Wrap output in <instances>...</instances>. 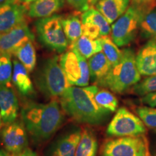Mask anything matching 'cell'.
Segmentation results:
<instances>
[{
    "label": "cell",
    "mask_w": 156,
    "mask_h": 156,
    "mask_svg": "<svg viewBox=\"0 0 156 156\" xmlns=\"http://www.w3.org/2000/svg\"><path fill=\"white\" fill-rule=\"evenodd\" d=\"M56 101L47 103L28 102L21 110V117L32 141L41 144L50 139L64 121L63 109Z\"/></svg>",
    "instance_id": "6da1fadb"
},
{
    "label": "cell",
    "mask_w": 156,
    "mask_h": 156,
    "mask_svg": "<svg viewBox=\"0 0 156 156\" xmlns=\"http://www.w3.org/2000/svg\"><path fill=\"white\" fill-rule=\"evenodd\" d=\"M96 85L70 86L60 96L62 108L68 116L80 123L98 125L106 122L111 112L98 104Z\"/></svg>",
    "instance_id": "7a4b0ae2"
},
{
    "label": "cell",
    "mask_w": 156,
    "mask_h": 156,
    "mask_svg": "<svg viewBox=\"0 0 156 156\" xmlns=\"http://www.w3.org/2000/svg\"><path fill=\"white\" fill-rule=\"evenodd\" d=\"M141 75L134 51L130 48H125L122 51L119 63L113 66L107 75L97 83L114 93H122L140 82Z\"/></svg>",
    "instance_id": "3957f363"
},
{
    "label": "cell",
    "mask_w": 156,
    "mask_h": 156,
    "mask_svg": "<svg viewBox=\"0 0 156 156\" xmlns=\"http://www.w3.org/2000/svg\"><path fill=\"white\" fill-rule=\"evenodd\" d=\"M155 0L132 4L112 26V38L119 47L126 46L134 40L140 29L144 15L155 7Z\"/></svg>",
    "instance_id": "277c9868"
},
{
    "label": "cell",
    "mask_w": 156,
    "mask_h": 156,
    "mask_svg": "<svg viewBox=\"0 0 156 156\" xmlns=\"http://www.w3.org/2000/svg\"><path fill=\"white\" fill-rule=\"evenodd\" d=\"M35 82L39 91L47 98L61 96L71 86L57 56L48 58L44 62L35 75Z\"/></svg>",
    "instance_id": "5b68a950"
},
{
    "label": "cell",
    "mask_w": 156,
    "mask_h": 156,
    "mask_svg": "<svg viewBox=\"0 0 156 156\" xmlns=\"http://www.w3.org/2000/svg\"><path fill=\"white\" fill-rule=\"evenodd\" d=\"M62 17L58 15L39 18L35 23L40 42L57 53H63L69 46V41L62 26Z\"/></svg>",
    "instance_id": "8992f818"
},
{
    "label": "cell",
    "mask_w": 156,
    "mask_h": 156,
    "mask_svg": "<svg viewBox=\"0 0 156 156\" xmlns=\"http://www.w3.org/2000/svg\"><path fill=\"white\" fill-rule=\"evenodd\" d=\"M58 61L71 86L88 85L90 79L88 62L75 48H69Z\"/></svg>",
    "instance_id": "52a82bcc"
},
{
    "label": "cell",
    "mask_w": 156,
    "mask_h": 156,
    "mask_svg": "<svg viewBox=\"0 0 156 156\" xmlns=\"http://www.w3.org/2000/svg\"><path fill=\"white\" fill-rule=\"evenodd\" d=\"M101 156H151L147 140L143 135L121 136L108 140Z\"/></svg>",
    "instance_id": "ba28073f"
},
{
    "label": "cell",
    "mask_w": 156,
    "mask_h": 156,
    "mask_svg": "<svg viewBox=\"0 0 156 156\" xmlns=\"http://www.w3.org/2000/svg\"><path fill=\"white\" fill-rule=\"evenodd\" d=\"M145 124L126 108L118 109L106 129L108 135L115 137L140 136L145 133Z\"/></svg>",
    "instance_id": "9c48e42d"
},
{
    "label": "cell",
    "mask_w": 156,
    "mask_h": 156,
    "mask_svg": "<svg viewBox=\"0 0 156 156\" xmlns=\"http://www.w3.org/2000/svg\"><path fill=\"white\" fill-rule=\"evenodd\" d=\"M0 135L4 147L9 155H20L28 147V132L23 121L7 124Z\"/></svg>",
    "instance_id": "30bf717a"
},
{
    "label": "cell",
    "mask_w": 156,
    "mask_h": 156,
    "mask_svg": "<svg viewBox=\"0 0 156 156\" xmlns=\"http://www.w3.org/2000/svg\"><path fill=\"white\" fill-rule=\"evenodd\" d=\"M83 35L93 39L108 36L112 32L110 23L96 8L91 7L81 15Z\"/></svg>",
    "instance_id": "8fae6325"
},
{
    "label": "cell",
    "mask_w": 156,
    "mask_h": 156,
    "mask_svg": "<svg viewBox=\"0 0 156 156\" xmlns=\"http://www.w3.org/2000/svg\"><path fill=\"white\" fill-rule=\"evenodd\" d=\"M34 39V34L25 21L7 32L0 34V51L14 54L17 48Z\"/></svg>",
    "instance_id": "7c38bea8"
},
{
    "label": "cell",
    "mask_w": 156,
    "mask_h": 156,
    "mask_svg": "<svg viewBox=\"0 0 156 156\" xmlns=\"http://www.w3.org/2000/svg\"><path fill=\"white\" fill-rule=\"evenodd\" d=\"M27 15L28 7L17 0L0 4V34L25 22Z\"/></svg>",
    "instance_id": "4fadbf2b"
},
{
    "label": "cell",
    "mask_w": 156,
    "mask_h": 156,
    "mask_svg": "<svg viewBox=\"0 0 156 156\" xmlns=\"http://www.w3.org/2000/svg\"><path fill=\"white\" fill-rule=\"evenodd\" d=\"M81 134V129L77 126L66 128L52 142L47 151V156H64L75 151Z\"/></svg>",
    "instance_id": "5bb4252c"
},
{
    "label": "cell",
    "mask_w": 156,
    "mask_h": 156,
    "mask_svg": "<svg viewBox=\"0 0 156 156\" xmlns=\"http://www.w3.org/2000/svg\"><path fill=\"white\" fill-rule=\"evenodd\" d=\"M0 112L5 124L15 122L18 116V99L10 85L0 86Z\"/></svg>",
    "instance_id": "9a60e30c"
},
{
    "label": "cell",
    "mask_w": 156,
    "mask_h": 156,
    "mask_svg": "<svg viewBox=\"0 0 156 156\" xmlns=\"http://www.w3.org/2000/svg\"><path fill=\"white\" fill-rule=\"evenodd\" d=\"M138 69L142 75L156 74V41H151L142 47L136 56Z\"/></svg>",
    "instance_id": "2e32d148"
},
{
    "label": "cell",
    "mask_w": 156,
    "mask_h": 156,
    "mask_svg": "<svg viewBox=\"0 0 156 156\" xmlns=\"http://www.w3.org/2000/svg\"><path fill=\"white\" fill-rule=\"evenodd\" d=\"M12 64L13 72L12 81L15 88L22 96H34L36 95V91L29 76L28 71L17 58L13 60Z\"/></svg>",
    "instance_id": "e0dca14e"
},
{
    "label": "cell",
    "mask_w": 156,
    "mask_h": 156,
    "mask_svg": "<svg viewBox=\"0 0 156 156\" xmlns=\"http://www.w3.org/2000/svg\"><path fill=\"white\" fill-rule=\"evenodd\" d=\"M129 3L130 0H99L95 7L112 24L125 12Z\"/></svg>",
    "instance_id": "ac0fdd59"
},
{
    "label": "cell",
    "mask_w": 156,
    "mask_h": 156,
    "mask_svg": "<svg viewBox=\"0 0 156 156\" xmlns=\"http://www.w3.org/2000/svg\"><path fill=\"white\" fill-rule=\"evenodd\" d=\"M65 0H35L29 5L28 15L36 18H44L54 15L60 10Z\"/></svg>",
    "instance_id": "d6986e66"
},
{
    "label": "cell",
    "mask_w": 156,
    "mask_h": 156,
    "mask_svg": "<svg viewBox=\"0 0 156 156\" xmlns=\"http://www.w3.org/2000/svg\"><path fill=\"white\" fill-rule=\"evenodd\" d=\"M87 62L91 80L96 83L106 76L112 67L106 55L101 51L89 58Z\"/></svg>",
    "instance_id": "ffe728a7"
},
{
    "label": "cell",
    "mask_w": 156,
    "mask_h": 156,
    "mask_svg": "<svg viewBox=\"0 0 156 156\" xmlns=\"http://www.w3.org/2000/svg\"><path fill=\"white\" fill-rule=\"evenodd\" d=\"M97 151L96 136L90 129H85L82 131L81 137L76 147L75 156H96Z\"/></svg>",
    "instance_id": "44dd1931"
},
{
    "label": "cell",
    "mask_w": 156,
    "mask_h": 156,
    "mask_svg": "<svg viewBox=\"0 0 156 156\" xmlns=\"http://www.w3.org/2000/svg\"><path fill=\"white\" fill-rule=\"evenodd\" d=\"M69 48H75L87 59L102 51V46L99 38L93 39L84 35L80 37L73 45L69 46Z\"/></svg>",
    "instance_id": "7402d4cb"
},
{
    "label": "cell",
    "mask_w": 156,
    "mask_h": 156,
    "mask_svg": "<svg viewBox=\"0 0 156 156\" xmlns=\"http://www.w3.org/2000/svg\"><path fill=\"white\" fill-rule=\"evenodd\" d=\"M14 55L26 68L28 73H32L36 65V51L32 41L26 42L15 51Z\"/></svg>",
    "instance_id": "603a6c76"
},
{
    "label": "cell",
    "mask_w": 156,
    "mask_h": 156,
    "mask_svg": "<svg viewBox=\"0 0 156 156\" xmlns=\"http://www.w3.org/2000/svg\"><path fill=\"white\" fill-rule=\"evenodd\" d=\"M62 26L69 46L73 45L80 37L83 36V25L81 18L77 15H70L62 20Z\"/></svg>",
    "instance_id": "cb8c5ba5"
},
{
    "label": "cell",
    "mask_w": 156,
    "mask_h": 156,
    "mask_svg": "<svg viewBox=\"0 0 156 156\" xmlns=\"http://www.w3.org/2000/svg\"><path fill=\"white\" fill-rule=\"evenodd\" d=\"M140 29L143 38L156 41V8L155 7L144 15Z\"/></svg>",
    "instance_id": "d4e9b609"
},
{
    "label": "cell",
    "mask_w": 156,
    "mask_h": 156,
    "mask_svg": "<svg viewBox=\"0 0 156 156\" xmlns=\"http://www.w3.org/2000/svg\"><path fill=\"white\" fill-rule=\"evenodd\" d=\"M102 46L103 54L113 66L119 63L122 56V51L119 49L118 46L115 44L112 38L108 36H101L99 38Z\"/></svg>",
    "instance_id": "484cf974"
},
{
    "label": "cell",
    "mask_w": 156,
    "mask_h": 156,
    "mask_svg": "<svg viewBox=\"0 0 156 156\" xmlns=\"http://www.w3.org/2000/svg\"><path fill=\"white\" fill-rule=\"evenodd\" d=\"M13 64L12 54L0 53V86L10 85L12 78Z\"/></svg>",
    "instance_id": "4316f807"
},
{
    "label": "cell",
    "mask_w": 156,
    "mask_h": 156,
    "mask_svg": "<svg viewBox=\"0 0 156 156\" xmlns=\"http://www.w3.org/2000/svg\"><path fill=\"white\" fill-rule=\"evenodd\" d=\"M95 99L98 104L109 112H116L118 107L117 98L112 93L106 90H98L95 95Z\"/></svg>",
    "instance_id": "83f0119b"
},
{
    "label": "cell",
    "mask_w": 156,
    "mask_h": 156,
    "mask_svg": "<svg viewBox=\"0 0 156 156\" xmlns=\"http://www.w3.org/2000/svg\"><path fill=\"white\" fill-rule=\"evenodd\" d=\"M132 91L134 94L140 96L156 92V74L150 75V77L145 78L141 82H138L134 85Z\"/></svg>",
    "instance_id": "f1b7e54d"
},
{
    "label": "cell",
    "mask_w": 156,
    "mask_h": 156,
    "mask_svg": "<svg viewBox=\"0 0 156 156\" xmlns=\"http://www.w3.org/2000/svg\"><path fill=\"white\" fill-rule=\"evenodd\" d=\"M136 112L145 126L150 128H156V108L151 106L138 107Z\"/></svg>",
    "instance_id": "f546056e"
},
{
    "label": "cell",
    "mask_w": 156,
    "mask_h": 156,
    "mask_svg": "<svg viewBox=\"0 0 156 156\" xmlns=\"http://www.w3.org/2000/svg\"><path fill=\"white\" fill-rule=\"evenodd\" d=\"M73 8L80 12H85L96 5L99 0H67Z\"/></svg>",
    "instance_id": "4dcf8cb0"
},
{
    "label": "cell",
    "mask_w": 156,
    "mask_h": 156,
    "mask_svg": "<svg viewBox=\"0 0 156 156\" xmlns=\"http://www.w3.org/2000/svg\"><path fill=\"white\" fill-rule=\"evenodd\" d=\"M141 101L144 104L156 108V92L148 93V94L142 96Z\"/></svg>",
    "instance_id": "1f68e13d"
},
{
    "label": "cell",
    "mask_w": 156,
    "mask_h": 156,
    "mask_svg": "<svg viewBox=\"0 0 156 156\" xmlns=\"http://www.w3.org/2000/svg\"><path fill=\"white\" fill-rule=\"evenodd\" d=\"M20 156H38L36 153H34V151H31L30 148L27 147L22 153L20 155Z\"/></svg>",
    "instance_id": "d6a6232c"
},
{
    "label": "cell",
    "mask_w": 156,
    "mask_h": 156,
    "mask_svg": "<svg viewBox=\"0 0 156 156\" xmlns=\"http://www.w3.org/2000/svg\"><path fill=\"white\" fill-rule=\"evenodd\" d=\"M17 1L28 8L29 5H30L32 2H34L35 0H17Z\"/></svg>",
    "instance_id": "836d02e7"
},
{
    "label": "cell",
    "mask_w": 156,
    "mask_h": 156,
    "mask_svg": "<svg viewBox=\"0 0 156 156\" xmlns=\"http://www.w3.org/2000/svg\"><path fill=\"white\" fill-rule=\"evenodd\" d=\"M152 1V0H132V2L135 3H143V2H147Z\"/></svg>",
    "instance_id": "e575fe53"
},
{
    "label": "cell",
    "mask_w": 156,
    "mask_h": 156,
    "mask_svg": "<svg viewBox=\"0 0 156 156\" xmlns=\"http://www.w3.org/2000/svg\"><path fill=\"white\" fill-rule=\"evenodd\" d=\"M0 156H9L8 154L7 153H5V152H4L3 151H1L0 150Z\"/></svg>",
    "instance_id": "d590c367"
},
{
    "label": "cell",
    "mask_w": 156,
    "mask_h": 156,
    "mask_svg": "<svg viewBox=\"0 0 156 156\" xmlns=\"http://www.w3.org/2000/svg\"><path fill=\"white\" fill-rule=\"evenodd\" d=\"M12 1H15V0H0V4L7 2H12Z\"/></svg>",
    "instance_id": "8d00e7d4"
},
{
    "label": "cell",
    "mask_w": 156,
    "mask_h": 156,
    "mask_svg": "<svg viewBox=\"0 0 156 156\" xmlns=\"http://www.w3.org/2000/svg\"><path fill=\"white\" fill-rule=\"evenodd\" d=\"M75 151H74V152H73V153L68 154V155H64V156H75Z\"/></svg>",
    "instance_id": "74e56055"
},
{
    "label": "cell",
    "mask_w": 156,
    "mask_h": 156,
    "mask_svg": "<svg viewBox=\"0 0 156 156\" xmlns=\"http://www.w3.org/2000/svg\"><path fill=\"white\" fill-rule=\"evenodd\" d=\"M2 119L1 112H0V128H1V126H2Z\"/></svg>",
    "instance_id": "f35d334b"
},
{
    "label": "cell",
    "mask_w": 156,
    "mask_h": 156,
    "mask_svg": "<svg viewBox=\"0 0 156 156\" xmlns=\"http://www.w3.org/2000/svg\"><path fill=\"white\" fill-rule=\"evenodd\" d=\"M0 53H1V51H0Z\"/></svg>",
    "instance_id": "ab89813d"
},
{
    "label": "cell",
    "mask_w": 156,
    "mask_h": 156,
    "mask_svg": "<svg viewBox=\"0 0 156 156\" xmlns=\"http://www.w3.org/2000/svg\"><path fill=\"white\" fill-rule=\"evenodd\" d=\"M155 132H156V131H155Z\"/></svg>",
    "instance_id": "60d3db41"
}]
</instances>
